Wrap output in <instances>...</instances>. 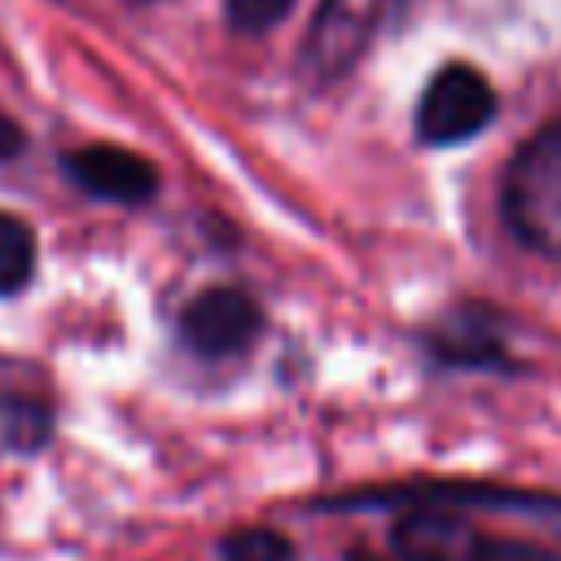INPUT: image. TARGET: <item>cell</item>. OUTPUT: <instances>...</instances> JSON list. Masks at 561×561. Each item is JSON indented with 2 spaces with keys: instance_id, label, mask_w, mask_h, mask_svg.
Returning <instances> with one entry per match:
<instances>
[{
  "instance_id": "1",
  "label": "cell",
  "mask_w": 561,
  "mask_h": 561,
  "mask_svg": "<svg viewBox=\"0 0 561 561\" xmlns=\"http://www.w3.org/2000/svg\"><path fill=\"white\" fill-rule=\"evenodd\" d=\"M504 219L530 250L561 254V118L517 149L504 175Z\"/></svg>"
},
{
  "instance_id": "2",
  "label": "cell",
  "mask_w": 561,
  "mask_h": 561,
  "mask_svg": "<svg viewBox=\"0 0 561 561\" xmlns=\"http://www.w3.org/2000/svg\"><path fill=\"white\" fill-rule=\"evenodd\" d=\"M394 552L399 561H561V552L552 548L491 539L434 508H416L412 517H403V526L394 530Z\"/></svg>"
},
{
  "instance_id": "3",
  "label": "cell",
  "mask_w": 561,
  "mask_h": 561,
  "mask_svg": "<svg viewBox=\"0 0 561 561\" xmlns=\"http://www.w3.org/2000/svg\"><path fill=\"white\" fill-rule=\"evenodd\" d=\"M495 118V92L482 70L451 61L443 66L416 105V131L425 145H460Z\"/></svg>"
},
{
  "instance_id": "4",
  "label": "cell",
  "mask_w": 561,
  "mask_h": 561,
  "mask_svg": "<svg viewBox=\"0 0 561 561\" xmlns=\"http://www.w3.org/2000/svg\"><path fill=\"white\" fill-rule=\"evenodd\" d=\"M399 0H320L311 35H307V66L320 79L346 75L390 26Z\"/></svg>"
},
{
  "instance_id": "5",
  "label": "cell",
  "mask_w": 561,
  "mask_h": 561,
  "mask_svg": "<svg viewBox=\"0 0 561 561\" xmlns=\"http://www.w3.org/2000/svg\"><path fill=\"white\" fill-rule=\"evenodd\" d=\"M180 333L184 342L206 355V359H224V355H237L254 342L259 333V307L250 294L232 289V285H215V289H202L184 316H180Z\"/></svg>"
},
{
  "instance_id": "6",
  "label": "cell",
  "mask_w": 561,
  "mask_h": 561,
  "mask_svg": "<svg viewBox=\"0 0 561 561\" xmlns=\"http://www.w3.org/2000/svg\"><path fill=\"white\" fill-rule=\"evenodd\" d=\"M66 175L83 193L105 197V202H145L158 188V171L140 153L118 149V145H83V149H70L66 153Z\"/></svg>"
},
{
  "instance_id": "7",
  "label": "cell",
  "mask_w": 561,
  "mask_h": 561,
  "mask_svg": "<svg viewBox=\"0 0 561 561\" xmlns=\"http://www.w3.org/2000/svg\"><path fill=\"white\" fill-rule=\"evenodd\" d=\"M35 272V232L18 219L0 210V298L18 294Z\"/></svg>"
},
{
  "instance_id": "8",
  "label": "cell",
  "mask_w": 561,
  "mask_h": 561,
  "mask_svg": "<svg viewBox=\"0 0 561 561\" xmlns=\"http://www.w3.org/2000/svg\"><path fill=\"white\" fill-rule=\"evenodd\" d=\"M434 346H438L443 359H456V364H486V359H500V342H495L491 329L478 324V316H465L460 324L438 329Z\"/></svg>"
},
{
  "instance_id": "9",
  "label": "cell",
  "mask_w": 561,
  "mask_h": 561,
  "mask_svg": "<svg viewBox=\"0 0 561 561\" xmlns=\"http://www.w3.org/2000/svg\"><path fill=\"white\" fill-rule=\"evenodd\" d=\"M224 561H294V552L272 530H237L224 539Z\"/></svg>"
},
{
  "instance_id": "10",
  "label": "cell",
  "mask_w": 561,
  "mask_h": 561,
  "mask_svg": "<svg viewBox=\"0 0 561 561\" xmlns=\"http://www.w3.org/2000/svg\"><path fill=\"white\" fill-rule=\"evenodd\" d=\"M48 430V416L39 403H26V399H0V434L9 443H39V434Z\"/></svg>"
},
{
  "instance_id": "11",
  "label": "cell",
  "mask_w": 561,
  "mask_h": 561,
  "mask_svg": "<svg viewBox=\"0 0 561 561\" xmlns=\"http://www.w3.org/2000/svg\"><path fill=\"white\" fill-rule=\"evenodd\" d=\"M224 9H228V22H232L237 31L254 35V31L276 26V22L294 9V0H228Z\"/></svg>"
},
{
  "instance_id": "12",
  "label": "cell",
  "mask_w": 561,
  "mask_h": 561,
  "mask_svg": "<svg viewBox=\"0 0 561 561\" xmlns=\"http://www.w3.org/2000/svg\"><path fill=\"white\" fill-rule=\"evenodd\" d=\"M18 149H22V131H18V123L0 110V162H4V158H13Z\"/></svg>"
},
{
  "instance_id": "13",
  "label": "cell",
  "mask_w": 561,
  "mask_h": 561,
  "mask_svg": "<svg viewBox=\"0 0 561 561\" xmlns=\"http://www.w3.org/2000/svg\"><path fill=\"white\" fill-rule=\"evenodd\" d=\"M351 561H386V557H373V552H355Z\"/></svg>"
}]
</instances>
